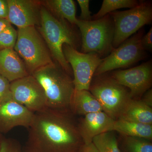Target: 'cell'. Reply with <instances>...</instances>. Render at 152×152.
Segmentation results:
<instances>
[{
    "instance_id": "6da1fadb",
    "label": "cell",
    "mask_w": 152,
    "mask_h": 152,
    "mask_svg": "<svg viewBox=\"0 0 152 152\" xmlns=\"http://www.w3.org/2000/svg\"><path fill=\"white\" fill-rule=\"evenodd\" d=\"M28 129L27 152H80L84 144L70 110L35 113Z\"/></svg>"
},
{
    "instance_id": "7a4b0ae2",
    "label": "cell",
    "mask_w": 152,
    "mask_h": 152,
    "mask_svg": "<svg viewBox=\"0 0 152 152\" xmlns=\"http://www.w3.org/2000/svg\"><path fill=\"white\" fill-rule=\"evenodd\" d=\"M74 26L66 21L54 16L42 5L40 24L38 29L39 33L54 61L72 76V71L65 58L63 46L66 44L77 50L81 47L80 33L74 29Z\"/></svg>"
},
{
    "instance_id": "3957f363",
    "label": "cell",
    "mask_w": 152,
    "mask_h": 152,
    "mask_svg": "<svg viewBox=\"0 0 152 152\" xmlns=\"http://www.w3.org/2000/svg\"><path fill=\"white\" fill-rule=\"evenodd\" d=\"M32 75L42 87L48 108L70 110L75 91L73 78L56 62L35 71Z\"/></svg>"
},
{
    "instance_id": "277c9868",
    "label": "cell",
    "mask_w": 152,
    "mask_h": 152,
    "mask_svg": "<svg viewBox=\"0 0 152 152\" xmlns=\"http://www.w3.org/2000/svg\"><path fill=\"white\" fill-rule=\"evenodd\" d=\"M76 26L81 37V53H95L101 58H104L114 49L113 45L114 22L109 14L89 21L78 18Z\"/></svg>"
},
{
    "instance_id": "5b68a950",
    "label": "cell",
    "mask_w": 152,
    "mask_h": 152,
    "mask_svg": "<svg viewBox=\"0 0 152 152\" xmlns=\"http://www.w3.org/2000/svg\"><path fill=\"white\" fill-rule=\"evenodd\" d=\"M89 91L100 103L104 112L116 121L132 99L127 88L106 73L94 76Z\"/></svg>"
},
{
    "instance_id": "8992f818",
    "label": "cell",
    "mask_w": 152,
    "mask_h": 152,
    "mask_svg": "<svg viewBox=\"0 0 152 152\" xmlns=\"http://www.w3.org/2000/svg\"><path fill=\"white\" fill-rule=\"evenodd\" d=\"M14 50L23 59L29 75L54 61L35 26L18 29Z\"/></svg>"
},
{
    "instance_id": "52a82bcc",
    "label": "cell",
    "mask_w": 152,
    "mask_h": 152,
    "mask_svg": "<svg viewBox=\"0 0 152 152\" xmlns=\"http://www.w3.org/2000/svg\"><path fill=\"white\" fill-rule=\"evenodd\" d=\"M114 22L113 45L118 48L133 34L152 21V5L151 1H140L138 5L128 10L114 11L109 14Z\"/></svg>"
},
{
    "instance_id": "ba28073f",
    "label": "cell",
    "mask_w": 152,
    "mask_h": 152,
    "mask_svg": "<svg viewBox=\"0 0 152 152\" xmlns=\"http://www.w3.org/2000/svg\"><path fill=\"white\" fill-rule=\"evenodd\" d=\"M143 28L114 49L99 66L94 76L99 75L129 66L142 60L145 56L146 51L142 47L141 39L145 34Z\"/></svg>"
},
{
    "instance_id": "9c48e42d",
    "label": "cell",
    "mask_w": 152,
    "mask_h": 152,
    "mask_svg": "<svg viewBox=\"0 0 152 152\" xmlns=\"http://www.w3.org/2000/svg\"><path fill=\"white\" fill-rule=\"evenodd\" d=\"M63 52L72 71L75 90L89 91L95 72L102 58L96 53H84L66 44L63 45Z\"/></svg>"
},
{
    "instance_id": "30bf717a",
    "label": "cell",
    "mask_w": 152,
    "mask_h": 152,
    "mask_svg": "<svg viewBox=\"0 0 152 152\" xmlns=\"http://www.w3.org/2000/svg\"><path fill=\"white\" fill-rule=\"evenodd\" d=\"M110 75L119 84L127 88L132 99H140L151 88L152 60L130 69L112 71Z\"/></svg>"
},
{
    "instance_id": "8fae6325",
    "label": "cell",
    "mask_w": 152,
    "mask_h": 152,
    "mask_svg": "<svg viewBox=\"0 0 152 152\" xmlns=\"http://www.w3.org/2000/svg\"><path fill=\"white\" fill-rule=\"evenodd\" d=\"M10 90L15 100L33 113L48 108L43 89L32 75L11 82Z\"/></svg>"
},
{
    "instance_id": "7c38bea8",
    "label": "cell",
    "mask_w": 152,
    "mask_h": 152,
    "mask_svg": "<svg viewBox=\"0 0 152 152\" xmlns=\"http://www.w3.org/2000/svg\"><path fill=\"white\" fill-rule=\"evenodd\" d=\"M34 114L15 100L11 94L0 103V133L5 134L18 126L28 129Z\"/></svg>"
},
{
    "instance_id": "4fadbf2b",
    "label": "cell",
    "mask_w": 152,
    "mask_h": 152,
    "mask_svg": "<svg viewBox=\"0 0 152 152\" xmlns=\"http://www.w3.org/2000/svg\"><path fill=\"white\" fill-rule=\"evenodd\" d=\"M9 7L7 20L18 29L39 26L41 1L7 0Z\"/></svg>"
},
{
    "instance_id": "5bb4252c",
    "label": "cell",
    "mask_w": 152,
    "mask_h": 152,
    "mask_svg": "<svg viewBox=\"0 0 152 152\" xmlns=\"http://www.w3.org/2000/svg\"><path fill=\"white\" fill-rule=\"evenodd\" d=\"M115 121L103 111L85 115L78 122L79 130L84 144L91 143L94 138L103 133L113 132Z\"/></svg>"
},
{
    "instance_id": "9a60e30c",
    "label": "cell",
    "mask_w": 152,
    "mask_h": 152,
    "mask_svg": "<svg viewBox=\"0 0 152 152\" xmlns=\"http://www.w3.org/2000/svg\"><path fill=\"white\" fill-rule=\"evenodd\" d=\"M0 75L11 83L30 75L20 57L11 49L0 50Z\"/></svg>"
},
{
    "instance_id": "2e32d148",
    "label": "cell",
    "mask_w": 152,
    "mask_h": 152,
    "mask_svg": "<svg viewBox=\"0 0 152 152\" xmlns=\"http://www.w3.org/2000/svg\"><path fill=\"white\" fill-rule=\"evenodd\" d=\"M69 109L74 115H79L85 116L88 114L103 111L99 101L88 90H75Z\"/></svg>"
},
{
    "instance_id": "e0dca14e",
    "label": "cell",
    "mask_w": 152,
    "mask_h": 152,
    "mask_svg": "<svg viewBox=\"0 0 152 152\" xmlns=\"http://www.w3.org/2000/svg\"><path fill=\"white\" fill-rule=\"evenodd\" d=\"M118 120L152 125V107L141 99H132Z\"/></svg>"
},
{
    "instance_id": "ac0fdd59",
    "label": "cell",
    "mask_w": 152,
    "mask_h": 152,
    "mask_svg": "<svg viewBox=\"0 0 152 152\" xmlns=\"http://www.w3.org/2000/svg\"><path fill=\"white\" fill-rule=\"evenodd\" d=\"M41 4L58 19L65 20L72 26H76L75 3L73 0H45Z\"/></svg>"
},
{
    "instance_id": "d6986e66",
    "label": "cell",
    "mask_w": 152,
    "mask_h": 152,
    "mask_svg": "<svg viewBox=\"0 0 152 152\" xmlns=\"http://www.w3.org/2000/svg\"><path fill=\"white\" fill-rule=\"evenodd\" d=\"M114 131L121 136L152 140V125L118 120L114 124Z\"/></svg>"
},
{
    "instance_id": "ffe728a7",
    "label": "cell",
    "mask_w": 152,
    "mask_h": 152,
    "mask_svg": "<svg viewBox=\"0 0 152 152\" xmlns=\"http://www.w3.org/2000/svg\"><path fill=\"white\" fill-rule=\"evenodd\" d=\"M122 152H152V141L141 138L121 136Z\"/></svg>"
},
{
    "instance_id": "44dd1931",
    "label": "cell",
    "mask_w": 152,
    "mask_h": 152,
    "mask_svg": "<svg viewBox=\"0 0 152 152\" xmlns=\"http://www.w3.org/2000/svg\"><path fill=\"white\" fill-rule=\"evenodd\" d=\"M140 2L137 0H104L99 10L92 16V20L103 18L118 9L132 8L138 5Z\"/></svg>"
},
{
    "instance_id": "7402d4cb",
    "label": "cell",
    "mask_w": 152,
    "mask_h": 152,
    "mask_svg": "<svg viewBox=\"0 0 152 152\" xmlns=\"http://www.w3.org/2000/svg\"><path fill=\"white\" fill-rule=\"evenodd\" d=\"M92 143L99 152H122L116 137L113 132L96 136L93 139Z\"/></svg>"
},
{
    "instance_id": "603a6c76",
    "label": "cell",
    "mask_w": 152,
    "mask_h": 152,
    "mask_svg": "<svg viewBox=\"0 0 152 152\" xmlns=\"http://www.w3.org/2000/svg\"><path fill=\"white\" fill-rule=\"evenodd\" d=\"M17 31L11 26L0 33V50L14 49L16 42Z\"/></svg>"
},
{
    "instance_id": "cb8c5ba5",
    "label": "cell",
    "mask_w": 152,
    "mask_h": 152,
    "mask_svg": "<svg viewBox=\"0 0 152 152\" xmlns=\"http://www.w3.org/2000/svg\"><path fill=\"white\" fill-rule=\"evenodd\" d=\"M0 152H22L21 148L18 142L10 138L3 140Z\"/></svg>"
},
{
    "instance_id": "d4e9b609",
    "label": "cell",
    "mask_w": 152,
    "mask_h": 152,
    "mask_svg": "<svg viewBox=\"0 0 152 152\" xmlns=\"http://www.w3.org/2000/svg\"><path fill=\"white\" fill-rule=\"evenodd\" d=\"M77 2L78 3L80 7L81 13L79 18V20L85 21H89L92 20L91 12L90 10L89 0H77Z\"/></svg>"
},
{
    "instance_id": "484cf974",
    "label": "cell",
    "mask_w": 152,
    "mask_h": 152,
    "mask_svg": "<svg viewBox=\"0 0 152 152\" xmlns=\"http://www.w3.org/2000/svg\"><path fill=\"white\" fill-rule=\"evenodd\" d=\"M10 83L0 75V103L11 95Z\"/></svg>"
},
{
    "instance_id": "4316f807",
    "label": "cell",
    "mask_w": 152,
    "mask_h": 152,
    "mask_svg": "<svg viewBox=\"0 0 152 152\" xmlns=\"http://www.w3.org/2000/svg\"><path fill=\"white\" fill-rule=\"evenodd\" d=\"M142 47L145 51L152 52V28L145 34H144L141 39Z\"/></svg>"
},
{
    "instance_id": "83f0119b",
    "label": "cell",
    "mask_w": 152,
    "mask_h": 152,
    "mask_svg": "<svg viewBox=\"0 0 152 152\" xmlns=\"http://www.w3.org/2000/svg\"><path fill=\"white\" fill-rule=\"evenodd\" d=\"M9 14V7L6 0H0V19L7 20Z\"/></svg>"
},
{
    "instance_id": "f1b7e54d",
    "label": "cell",
    "mask_w": 152,
    "mask_h": 152,
    "mask_svg": "<svg viewBox=\"0 0 152 152\" xmlns=\"http://www.w3.org/2000/svg\"><path fill=\"white\" fill-rule=\"evenodd\" d=\"M141 100L148 106L152 107V90L151 89L148 90L142 96L141 98Z\"/></svg>"
},
{
    "instance_id": "f546056e",
    "label": "cell",
    "mask_w": 152,
    "mask_h": 152,
    "mask_svg": "<svg viewBox=\"0 0 152 152\" xmlns=\"http://www.w3.org/2000/svg\"><path fill=\"white\" fill-rule=\"evenodd\" d=\"M80 152H99L98 150L96 148L92 142L85 145L84 144L83 145L82 147Z\"/></svg>"
},
{
    "instance_id": "4dcf8cb0",
    "label": "cell",
    "mask_w": 152,
    "mask_h": 152,
    "mask_svg": "<svg viewBox=\"0 0 152 152\" xmlns=\"http://www.w3.org/2000/svg\"><path fill=\"white\" fill-rule=\"evenodd\" d=\"M11 25L7 20L0 19V33Z\"/></svg>"
},
{
    "instance_id": "1f68e13d",
    "label": "cell",
    "mask_w": 152,
    "mask_h": 152,
    "mask_svg": "<svg viewBox=\"0 0 152 152\" xmlns=\"http://www.w3.org/2000/svg\"><path fill=\"white\" fill-rule=\"evenodd\" d=\"M4 138V137L3 136V134L0 133V149H1V146L2 143Z\"/></svg>"
}]
</instances>
